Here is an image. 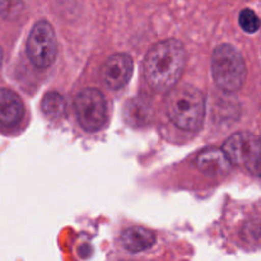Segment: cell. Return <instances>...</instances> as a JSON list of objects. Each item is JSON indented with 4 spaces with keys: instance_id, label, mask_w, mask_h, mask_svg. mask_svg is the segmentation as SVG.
Listing matches in <instances>:
<instances>
[{
    "instance_id": "6da1fadb",
    "label": "cell",
    "mask_w": 261,
    "mask_h": 261,
    "mask_svg": "<svg viewBox=\"0 0 261 261\" xmlns=\"http://www.w3.org/2000/svg\"><path fill=\"white\" fill-rule=\"evenodd\" d=\"M185 63L186 53L180 41L166 40L155 43L144 60L147 83L155 92L173 89L182 75Z\"/></svg>"
},
{
    "instance_id": "7a4b0ae2",
    "label": "cell",
    "mask_w": 261,
    "mask_h": 261,
    "mask_svg": "<svg viewBox=\"0 0 261 261\" xmlns=\"http://www.w3.org/2000/svg\"><path fill=\"white\" fill-rule=\"evenodd\" d=\"M167 112L177 127L184 130H198L203 124L205 99L196 87L181 84L170 92Z\"/></svg>"
},
{
    "instance_id": "3957f363",
    "label": "cell",
    "mask_w": 261,
    "mask_h": 261,
    "mask_svg": "<svg viewBox=\"0 0 261 261\" xmlns=\"http://www.w3.org/2000/svg\"><path fill=\"white\" fill-rule=\"evenodd\" d=\"M212 75L223 91H239L246 79V65L240 51L227 43L218 46L212 55Z\"/></svg>"
},
{
    "instance_id": "277c9868",
    "label": "cell",
    "mask_w": 261,
    "mask_h": 261,
    "mask_svg": "<svg viewBox=\"0 0 261 261\" xmlns=\"http://www.w3.org/2000/svg\"><path fill=\"white\" fill-rule=\"evenodd\" d=\"M27 54L37 68L45 69L53 65L58 55V41L50 23L41 20L33 25L27 40Z\"/></svg>"
},
{
    "instance_id": "5b68a950",
    "label": "cell",
    "mask_w": 261,
    "mask_h": 261,
    "mask_svg": "<svg viewBox=\"0 0 261 261\" xmlns=\"http://www.w3.org/2000/svg\"><path fill=\"white\" fill-rule=\"evenodd\" d=\"M74 107L79 124L87 132H97L107 121L106 98L98 89L82 91L75 97Z\"/></svg>"
},
{
    "instance_id": "8992f818",
    "label": "cell",
    "mask_w": 261,
    "mask_h": 261,
    "mask_svg": "<svg viewBox=\"0 0 261 261\" xmlns=\"http://www.w3.org/2000/svg\"><path fill=\"white\" fill-rule=\"evenodd\" d=\"M257 145H259V137L250 133H237L227 139L223 145V150L232 165L247 167L254 158Z\"/></svg>"
},
{
    "instance_id": "52a82bcc",
    "label": "cell",
    "mask_w": 261,
    "mask_h": 261,
    "mask_svg": "<svg viewBox=\"0 0 261 261\" xmlns=\"http://www.w3.org/2000/svg\"><path fill=\"white\" fill-rule=\"evenodd\" d=\"M133 74V60L126 54L112 55L102 68V79L111 89L122 88Z\"/></svg>"
},
{
    "instance_id": "ba28073f",
    "label": "cell",
    "mask_w": 261,
    "mask_h": 261,
    "mask_svg": "<svg viewBox=\"0 0 261 261\" xmlns=\"http://www.w3.org/2000/svg\"><path fill=\"white\" fill-rule=\"evenodd\" d=\"M196 166L199 170L211 177H222L231 171L232 162L223 149L206 148L196 157Z\"/></svg>"
},
{
    "instance_id": "9c48e42d",
    "label": "cell",
    "mask_w": 261,
    "mask_h": 261,
    "mask_svg": "<svg viewBox=\"0 0 261 261\" xmlns=\"http://www.w3.org/2000/svg\"><path fill=\"white\" fill-rule=\"evenodd\" d=\"M24 115L22 99L10 89L0 88V124L7 127L18 125Z\"/></svg>"
},
{
    "instance_id": "30bf717a",
    "label": "cell",
    "mask_w": 261,
    "mask_h": 261,
    "mask_svg": "<svg viewBox=\"0 0 261 261\" xmlns=\"http://www.w3.org/2000/svg\"><path fill=\"white\" fill-rule=\"evenodd\" d=\"M121 244L127 251L142 252L155 244V234L144 227H130L122 232Z\"/></svg>"
},
{
    "instance_id": "8fae6325",
    "label": "cell",
    "mask_w": 261,
    "mask_h": 261,
    "mask_svg": "<svg viewBox=\"0 0 261 261\" xmlns=\"http://www.w3.org/2000/svg\"><path fill=\"white\" fill-rule=\"evenodd\" d=\"M66 103L64 97L58 92H48L42 98L41 110L48 119H59L65 114Z\"/></svg>"
},
{
    "instance_id": "7c38bea8",
    "label": "cell",
    "mask_w": 261,
    "mask_h": 261,
    "mask_svg": "<svg viewBox=\"0 0 261 261\" xmlns=\"http://www.w3.org/2000/svg\"><path fill=\"white\" fill-rule=\"evenodd\" d=\"M150 116V106L143 99H133L126 107V117L132 124L142 125L147 122Z\"/></svg>"
},
{
    "instance_id": "4fadbf2b",
    "label": "cell",
    "mask_w": 261,
    "mask_h": 261,
    "mask_svg": "<svg viewBox=\"0 0 261 261\" xmlns=\"http://www.w3.org/2000/svg\"><path fill=\"white\" fill-rule=\"evenodd\" d=\"M22 0H0V17L4 19H14L23 12Z\"/></svg>"
},
{
    "instance_id": "5bb4252c",
    "label": "cell",
    "mask_w": 261,
    "mask_h": 261,
    "mask_svg": "<svg viewBox=\"0 0 261 261\" xmlns=\"http://www.w3.org/2000/svg\"><path fill=\"white\" fill-rule=\"evenodd\" d=\"M240 25H241L242 30L247 33H255L260 28L261 22L255 12H252L251 9H244L240 13L239 17Z\"/></svg>"
},
{
    "instance_id": "9a60e30c",
    "label": "cell",
    "mask_w": 261,
    "mask_h": 261,
    "mask_svg": "<svg viewBox=\"0 0 261 261\" xmlns=\"http://www.w3.org/2000/svg\"><path fill=\"white\" fill-rule=\"evenodd\" d=\"M247 170L251 171L255 175L261 176V137H259V145H257V149L255 152L254 158L251 160V162L247 166Z\"/></svg>"
},
{
    "instance_id": "2e32d148",
    "label": "cell",
    "mask_w": 261,
    "mask_h": 261,
    "mask_svg": "<svg viewBox=\"0 0 261 261\" xmlns=\"http://www.w3.org/2000/svg\"><path fill=\"white\" fill-rule=\"evenodd\" d=\"M2 61H3V51H2V47H0V66H2Z\"/></svg>"
}]
</instances>
